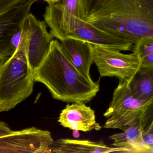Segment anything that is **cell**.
<instances>
[{
    "label": "cell",
    "mask_w": 153,
    "mask_h": 153,
    "mask_svg": "<svg viewBox=\"0 0 153 153\" xmlns=\"http://www.w3.org/2000/svg\"><path fill=\"white\" fill-rule=\"evenodd\" d=\"M85 20L135 45L153 38V0H90Z\"/></svg>",
    "instance_id": "1"
},
{
    "label": "cell",
    "mask_w": 153,
    "mask_h": 153,
    "mask_svg": "<svg viewBox=\"0 0 153 153\" xmlns=\"http://www.w3.org/2000/svg\"><path fill=\"white\" fill-rule=\"evenodd\" d=\"M35 82L45 86L54 99L67 103L90 102L99 91L98 82L83 76L70 61L58 40H53L42 64L34 71Z\"/></svg>",
    "instance_id": "2"
},
{
    "label": "cell",
    "mask_w": 153,
    "mask_h": 153,
    "mask_svg": "<svg viewBox=\"0 0 153 153\" xmlns=\"http://www.w3.org/2000/svg\"><path fill=\"white\" fill-rule=\"evenodd\" d=\"M44 17L51 29V33L61 42L70 37L120 51L133 50L134 44L132 42L110 33L85 19L70 14L61 2L46 7Z\"/></svg>",
    "instance_id": "3"
},
{
    "label": "cell",
    "mask_w": 153,
    "mask_h": 153,
    "mask_svg": "<svg viewBox=\"0 0 153 153\" xmlns=\"http://www.w3.org/2000/svg\"><path fill=\"white\" fill-rule=\"evenodd\" d=\"M35 82L34 70L23 48L0 62V112L14 109L29 97Z\"/></svg>",
    "instance_id": "4"
},
{
    "label": "cell",
    "mask_w": 153,
    "mask_h": 153,
    "mask_svg": "<svg viewBox=\"0 0 153 153\" xmlns=\"http://www.w3.org/2000/svg\"><path fill=\"white\" fill-rule=\"evenodd\" d=\"M147 104L135 98L131 93L128 83L120 80L114 91L109 108L104 114L105 117L109 118L104 128L124 130L141 120L143 110Z\"/></svg>",
    "instance_id": "5"
},
{
    "label": "cell",
    "mask_w": 153,
    "mask_h": 153,
    "mask_svg": "<svg viewBox=\"0 0 153 153\" xmlns=\"http://www.w3.org/2000/svg\"><path fill=\"white\" fill-rule=\"evenodd\" d=\"M93 54L101 77H116L128 83L140 66V59L134 52L123 54L118 50L93 45Z\"/></svg>",
    "instance_id": "6"
},
{
    "label": "cell",
    "mask_w": 153,
    "mask_h": 153,
    "mask_svg": "<svg viewBox=\"0 0 153 153\" xmlns=\"http://www.w3.org/2000/svg\"><path fill=\"white\" fill-rule=\"evenodd\" d=\"M53 142L49 131L34 127L19 131L10 129L0 136V153H51Z\"/></svg>",
    "instance_id": "7"
},
{
    "label": "cell",
    "mask_w": 153,
    "mask_h": 153,
    "mask_svg": "<svg viewBox=\"0 0 153 153\" xmlns=\"http://www.w3.org/2000/svg\"><path fill=\"white\" fill-rule=\"evenodd\" d=\"M20 45L25 51L34 71L41 65L50 51L53 35L47 30L46 23L30 13L23 24Z\"/></svg>",
    "instance_id": "8"
},
{
    "label": "cell",
    "mask_w": 153,
    "mask_h": 153,
    "mask_svg": "<svg viewBox=\"0 0 153 153\" xmlns=\"http://www.w3.org/2000/svg\"><path fill=\"white\" fill-rule=\"evenodd\" d=\"M58 121L64 128L84 132L102 129L96 120L94 111L83 102L66 105L60 114Z\"/></svg>",
    "instance_id": "9"
},
{
    "label": "cell",
    "mask_w": 153,
    "mask_h": 153,
    "mask_svg": "<svg viewBox=\"0 0 153 153\" xmlns=\"http://www.w3.org/2000/svg\"><path fill=\"white\" fill-rule=\"evenodd\" d=\"M62 48L75 68L89 80L91 65L94 62L93 45L86 41L67 37L61 42Z\"/></svg>",
    "instance_id": "10"
},
{
    "label": "cell",
    "mask_w": 153,
    "mask_h": 153,
    "mask_svg": "<svg viewBox=\"0 0 153 153\" xmlns=\"http://www.w3.org/2000/svg\"><path fill=\"white\" fill-rule=\"evenodd\" d=\"M38 0H28L0 14V49L22 28L33 5Z\"/></svg>",
    "instance_id": "11"
},
{
    "label": "cell",
    "mask_w": 153,
    "mask_h": 153,
    "mask_svg": "<svg viewBox=\"0 0 153 153\" xmlns=\"http://www.w3.org/2000/svg\"><path fill=\"white\" fill-rule=\"evenodd\" d=\"M51 151V153H128L125 149L108 146L102 140L92 141L71 139H59L54 141Z\"/></svg>",
    "instance_id": "12"
},
{
    "label": "cell",
    "mask_w": 153,
    "mask_h": 153,
    "mask_svg": "<svg viewBox=\"0 0 153 153\" xmlns=\"http://www.w3.org/2000/svg\"><path fill=\"white\" fill-rule=\"evenodd\" d=\"M113 141L112 146L125 149L128 153H149L143 138L141 120L109 137Z\"/></svg>",
    "instance_id": "13"
},
{
    "label": "cell",
    "mask_w": 153,
    "mask_h": 153,
    "mask_svg": "<svg viewBox=\"0 0 153 153\" xmlns=\"http://www.w3.org/2000/svg\"><path fill=\"white\" fill-rule=\"evenodd\" d=\"M128 85L135 98L149 102L153 99V68L140 66Z\"/></svg>",
    "instance_id": "14"
},
{
    "label": "cell",
    "mask_w": 153,
    "mask_h": 153,
    "mask_svg": "<svg viewBox=\"0 0 153 153\" xmlns=\"http://www.w3.org/2000/svg\"><path fill=\"white\" fill-rule=\"evenodd\" d=\"M64 9L76 17L85 19L87 15L89 0H62Z\"/></svg>",
    "instance_id": "15"
},
{
    "label": "cell",
    "mask_w": 153,
    "mask_h": 153,
    "mask_svg": "<svg viewBox=\"0 0 153 153\" xmlns=\"http://www.w3.org/2000/svg\"><path fill=\"white\" fill-rule=\"evenodd\" d=\"M132 51L140 60L146 56L153 54V38H141L134 45Z\"/></svg>",
    "instance_id": "16"
},
{
    "label": "cell",
    "mask_w": 153,
    "mask_h": 153,
    "mask_svg": "<svg viewBox=\"0 0 153 153\" xmlns=\"http://www.w3.org/2000/svg\"><path fill=\"white\" fill-rule=\"evenodd\" d=\"M143 133L153 131V99L148 103L143 110L141 118Z\"/></svg>",
    "instance_id": "17"
},
{
    "label": "cell",
    "mask_w": 153,
    "mask_h": 153,
    "mask_svg": "<svg viewBox=\"0 0 153 153\" xmlns=\"http://www.w3.org/2000/svg\"><path fill=\"white\" fill-rule=\"evenodd\" d=\"M28 0H0V14Z\"/></svg>",
    "instance_id": "18"
},
{
    "label": "cell",
    "mask_w": 153,
    "mask_h": 153,
    "mask_svg": "<svg viewBox=\"0 0 153 153\" xmlns=\"http://www.w3.org/2000/svg\"><path fill=\"white\" fill-rule=\"evenodd\" d=\"M143 138L149 153L153 152V131L143 133Z\"/></svg>",
    "instance_id": "19"
},
{
    "label": "cell",
    "mask_w": 153,
    "mask_h": 153,
    "mask_svg": "<svg viewBox=\"0 0 153 153\" xmlns=\"http://www.w3.org/2000/svg\"><path fill=\"white\" fill-rule=\"evenodd\" d=\"M140 66L153 68V54L141 59H140Z\"/></svg>",
    "instance_id": "20"
},
{
    "label": "cell",
    "mask_w": 153,
    "mask_h": 153,
    "mask_svg": "<svg viewBox=\"0 0 153 153\" xmlns=\"http://www.w3.org/2000/svg\"><path fill=\"white\" fill-rule=\"evenodd\" d=\"M73 130V135L74 137L76 138H78L80 137V133L79 132V131L78 130Z\"/></svg>",
    "instance_id": "21"
},
{
    "label": "cell",
    "mask_w": 153,
    "mask_h": 153,
    "mask_svg": "<svg viewBox=\"0 0 153 153\" xmlns=\"http://www.w3.org/2000/svg\"><path fill=\"white\" fill-rule=\"evenodd\" d=\"M44 1L48 3V5H50L54 4V3H57L62 0H44Z\"/></svg>",
    "instance_id": "22"
}]
</instances>
